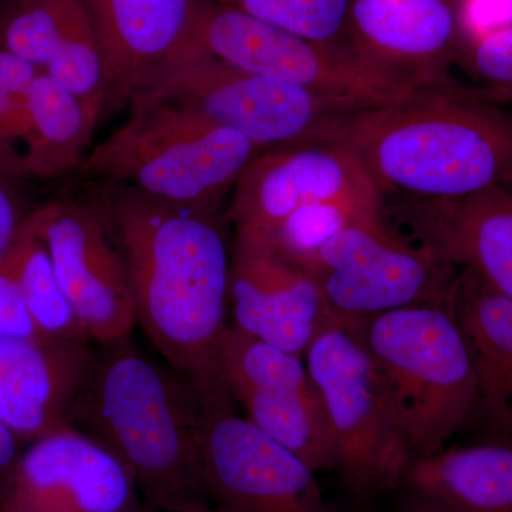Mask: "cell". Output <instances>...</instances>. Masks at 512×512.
Segmentation results:
<instances>
[{
	"instance_id": "cell-1",
	"label": "cell",
	"mask_w": 512,
	"mask_h": 512,
	"mask_svg": "<svg viewBox=\"0 0 512 512\" xmlns=\"http://www.w3.org/2000/svg\"><path fill=\"white\" fill-rule=\"evenodd\" d=\"M109 187L104 214L126 259L137 323L205 397L228 393L220 346L229 326L231 248L217 212Z\"/></svg>"
},
{
	"instance_id": "cell-2",
	"label": "cell",
	"mask_w": 512,
	"mask_h": 512,
	"mask_svg": "<svg viewBox=\"0 0 512 512\" xmlns=\"http://www.w3.org/2000/svg\"><path fill=\"white\" fill-rule=\"evenodd\" d=\"M339 144L383 200H460L510 180L512 111L450 79L360 110Z\"/></svg>"
},
{
	"instance_id": "cell-3",
	"label": "cell",
	"mask_w": 512,
	"mask_h": 512,
	"mask_svg": "<svg viewBox=\"0 0 512 512\" xmlns=\"http://www.w3.org/2000/svg\"><path fill=\"white\" fill-rule=\"evenodd\" d=\"M207 414L197 384L126 336L94 352L70 426L119 458L150 507L185 512L210 505L201 470Z\"/></svg>"
},
{
	"instance_id": "cell-4",
	"label": "cell",
	"mask_w": 512,
	"mask_h": 512,
	"mask_svg": "<svg viewBox=\"0 0 512 512\" xmlns=\"http://www.w3.org/2000/svg\"><path fill=\"white\" fill-rule=\"evenodd\" d=\"M356 326L413 458L443 450L478 413L476 367L451 295L359 319Z\"/></svg>"
},
{
	"instance_id": "cell-5",
	"label": "cell",
	"mask_w": 512,
	"mask_h": 512,
	"mask_svg": "<svg viewBox=\"0 0 512 512\" xmlns=\"http://www.w3.org/2000/svg\"><path fill=\"white\" fill-rule=\"evenodd\" d=\"M123 126L93 147L82 173L173 204L215 211L262 151L247 137L165 103L134 100Z\"/></svg>"
},
{
	"instance_id": "cell-6",
	"label": "cell",
	"mask_w": 512,
	"mask_h": 512,
	"mask_svg": "<svg viewBox=\"0 0 512 512\" xmlns=\"http://www.w3.org/2000/svg\"><path fill=\"white\" fill-rule=\"evenodd\" d=\"M134 100L183 107L237 131L261 151L339 143L350 119L370 107L234 69L214 57L187 50L178 53Z\"/></svg>"
},
{
	"instance_id": "cell-7",
	"label": "cell",
	"mask_w": 512,
	"mask_h": 512,
	"mask_svg": "<svg viewBox=\"0 0 512 512\" xmlns=\"http://www.w3.org/2000/svg\"><path fill=\"white\" fill-rule=\"evenodd\" d=\"M303 359L328 414L346 487L369 498L402 485L412 451L356 320L335 316Z\"/></svg>"
},
{
	"instance_id": "cell-8",
	"label": "cell",
	"mask_w": 512,
	"mask_h": 512,
	"mask_svg": "<svg viewBox=\"0 0 512 512\" xmlns=\"http://www.w3.org/2000/svg\"><path fill=\"white\" fill-rule=\"evenodd\" d=\"M311 275L333 316L359 320L443 301L453 292L458 268L404 238L380 214L339 232Z\"/></svg>"
},
{
	"instance_id": "cell-9",
	"label": "cell",
	"mask_w": 512,
	"mask_h": 512,
	"mask_svg": "<svg viewBox=\"0 0 512 512\" xmlns=\"http://www.w3.org/2000/svg\"><path fill=\"white\" fill-rule=\"evenodd\" d=\"M201 470L218 512H340L315 471L235 412L229 393L207 397Z\"/></svg>"
},
{
	"instance_id": "cell-10",
	"label": "cell",
	"mask_w": 512,
	"mask_h": 512,
	"mask_svg": "<svg viewBox=\"0 0 512 512\" xmlns=\"http://www.w3.org/2000/svg\"><path fill=\"white\" fill-rule=\"evenodd\" d=\"M185 50L204 53L234 69L366 106L389 101L353 53L293 35L208 0L195 2L190 32L180 52Z\"/></svg>"
},
{
	"instance_id": "cell-11",
	"label": "cell",
	"mask_w": 512,
	"mask_h": 512,
	"mask_svg": "<svg viewBox=\"0 0 512 512\" xmlns=\"http://www.w3.org/2000/svg\"><path fill=\"white\" fill-rule=\"evenodd\" d=\"M229 396L266 436L315 473L338 470V450L322 397L303 356L229 325L220 346Z\"/></svg>"
},
{
	"instance_id": "cell-12",
	"label": "cell",
	"mask_w": 512,
	"mask_h": 512,
	"mask_svg": "<svg viewBox=\"0 0 512 512\" xmlns=\"http://www.w3.org/2000/svg\"><path fill=\"white\" fill-rule=\"evenodd\" d=\"M28 222L89 339L104 345L130 336L137 323L130 275L100 212L57 200L35 208Z\"/></svg>"
},
{
	"instance_id": "cell-13",
	"label": "cell",
	"mask_w": 512,
	"mask_h": 512,
	"mask_svg": "<svg viewBox=\"0 0 512 512\" xmlns=\"http://www.w3.org/2000/svg\"><path fill=\"white\" fill-rule=\"evenodd\" d=\"M350 46L390 100L450 80L463 47L458 0H350Z\"/></svg>"
},
{
	"instance_id": "cell-14",
	"label": "cell",
	"mask_w": 512,
	"mask_h": 512,
	"mask_svg": "<svg viewBox=\"0 0 512 512\" xmlns=\"http://www.w3.org/2000/svg\"><path fill=\"white\" fill-rule=\"evenodd\" d=\"M140 495L109 448L66 426L23 448L0 484V512H140Z\"/></svg>"
},
{
	"instance_id": "cell-15",
	"label": "cell",
	"mask_w": 512,
	"mask_h": 512,
	"mask_svg": "<svg viewBox=\"0 0 512 512\" xmlns=\"http://www.w3.org/2000/svg\"><path fill=\"white\" fill-rule=\"evenodd\" d=\"M330 200L383 202L365 168L342 144L272 148L239 177L228 217L235 229L266 237L303 205Z\"/></svg>"
},
{
	"instance_id": "cell-16",
	"label": "cell",
	"mask_w": 512,
	"mask_h": 512,
	"mask_svg": "<svg viewBox=\"0 0 512 512\" xmlns=\"http://www.w3.org/2000/svg\"><path fill=\"white\" fill-rule=\"evenodd\" d=\"M228 298L231 326L293 355L335 319L311 274L244 229H235Z\"/></svg>"
},
{
	"instance_id": "cell-17",
	"label": "cell",
	"mask_w": 512,
	"mask_h": 512,
	"mask_svg": "<svg viewBox=\"0 0 512 512\" xmlns=\"http://www.w3.org/2000/svg\"><path fill=\"white\" fill-rule=\"evenodd\" d=\"M414 244L512 299V191L491 187L453 201L393 198Z\"/></svg>"
},
{
	"instance_id": "cell-18",
	"label": "cell",
	"mask_w": 512,
	"mask_h": 512,
	"mask_svg": "<svg viewBox=\"0 0 512 512\" xmlns=\"http://www.w3.org/2000/svg\"><path fill=\"white\" fill-rule=\"evenodd\" d=\"M106 74V107L130 103L183 49L197 0H80Z\"/></svg>"
},
{
	"instance_id": "cell-19",
	"label": "cell",
	"mask_w": 512,
	"mask_h": 512,
	"mask_svg": "<svg viewBox=\"0 0 512 512\" xmlns=\"http://www.w3.org/2000/svg\"><path fill=\"white\" fill-rule=\"evenodd\" d=\"M93 356L84 340L0 339V419L25 446L70 426Z\"/></svg>"
},
{
	"instance_id": "cell-20",
	"label": "cell",
	"mask_w": 512,
	"mask_h": 512,
	"mask_svg": "<svg viewBox=\"0 0 512 512\" xmlns=\"http://www.w3.org/2000/svg\"><path fill=\"white\" fill-rule=\"evenodd\" d=\"M451 305L476 367L478 413L512 439V299L458 268Z\"/></svg>"
},
{
	"instance_id": "cell-21",
	"label": "cell",
	"mask_w": 512,
	"mask_h": 512,
	"mask_svg": "<svg viewBox=\"0 0 512 512\" xmlns=\"http://www.w3.org/2000/svg\"><path fill=\"white\" fill-rule=\"evenodd\" d=\"M402 484L460 512H512V447H444L413 458Z\"/></svg>"
},
{
	"instance_id": "cell-22",
	"label": "cell",
	"mask_w": 512,
	"mask_h": 512,
	"mask_svg": "<svg viewBox=\"0 0 512 512\" xmlns=\"http://www.w3.org/2000/svg\"><path fill=\"white\" fill-rule=\"evenodd\" d=\"M103 113L40 72L26 96L28 178L62 177L82 167Z\"/></svg>"
},
{
	"instance_id": "cell-23",
	"label": "cell",
	"mask_w": 512,
	"mask_h": 512,
	"mask_svg": "<svg viewBox=\"0 0 512 512\" xmlns=\"http://www.w3.org/2000/svg\"><path fill=\"white\" fill-rule=\"evenodd\" d=\"M5 259L30 318L46 343L92 342L64 295L45 244L28 221Z\"/></svg>"
},
{
	"instance_id": "cell-24",
	"label": "cell",
	"mask_w": 512,
	"mask_h": 512,
	"mask_svg": "<svg viewBox=\"0 0 512 512\" xmlns=\"http://www.w3.org/2000/svg\"><path fill=\"white\" fill-rule=\"evenodd\" d=\"M382 204L359 200L313 202L293 211L262 238L289 264L312 274L322 249L343 229L382 214Z\"/></svg>"
},
{
	"instance_id": "cell-25",
	"label": "cell",
	"mask_w": 512,
	"mask_h": 512,
	"mask_svg": "<svg viewBox=\"0 0 512 512\" xmlns=\"http://www.w3.org/2000/svg\"><path fill=\"white\" fill-rule=\"evenodd\" d=\"M82 10L80 0H5L0 3V47L45 72Z\"/></svg>"
},
{
	"instance_id": "cell-26",
	"label": "cell",
	"mask_w": 512,
	"mask_h": 512,
	"mask_svg": "<svg viewBox=\"0 0 512 512\" xmlns=\"http://www.w3.org/2000/svg\"><path fill=\"white\" fill-rule=\"evenodd\" d=\"M322 45L353 53L350 0H208ZM355 55V53H353Z\"/></svg>"
},
{
	"instance_id": "cell-27",
	"label": "cell",
	"mask_w": 512,
	"mask_h": 512,
	"mask_svg": "<svg viewBox=\"0 0 512 512\" xmlns=\"http://www.w3.org/2000/svg\"><path fill=\"white\" fill-rule=\"evenodd\" d=\"M40 70L0 47V173L26 181V96Z\"/></svg>"
},
{
	"instance_id": "cell-28",
	"label": "cell",
	"mask_w": 512,
	"mask_h": 512,
	"mask_svg": "<svg viewBox=\"0 0 512 512\" xmlns=\"http://www.w3.org/2000/svg\"><path fill=\"white\" fill-rule=\"evenodd\" d=\"M43 73L77 99L90 106L106 109L107 86L103 59L84 8Z\"/></svg>"
},
{
	"instance_id": "cell-29",
	"label": "cell",
	"mask_w": 512,
	"mask_h": 512,
	"mask_svg": "<svg viewBox=\"0 0 512 512\" xmlns=\"http://www.w3.org/2000/svg\"><path fill=\"white\" fill-rule=\"evenodd\" d=\"M457 66L476 83L474 90L485 100L504 107L512 103V26L466 43Z\"/></svg>"
},
{
	"instance_id": "cell-30",
	"label": "cell",
	"mask_w": 512,
	"mask_h": 512,
	"mask_svg": "<svg viewBox=\"0 0 512 512\" xmlns=\"http://www.w3.org/2000/svg\"><path fill=\"white\" fill-rule=\"evenodd\" d=\"M0 339L46 343L23 302L8 262H0Z\"/></svg>"
},
{
	"instance_id": "cell-31",
	"label": "cell",
	"mask_w": 512,
	"mask_h": 512,
	"mask_svg": "<svg viewBox=\"0 0 512 512\" xmlns=\"http://www.w3.org/2000/svg\"><path fill=\"white\" fill-rule=\"evenodd\" d=\"M463 46L471 40L512 26V0H458Z\"/></svg>"
},
{
	"instance_id": "cell-32",
	"label": "cell",
	"mask_w": 512,
	"mask_h": 512,
	"mask_svg": "<svg viewBox=\"0 0 512 512\" xmlns=\"http://www.w3.org/2000/svg\"><path fill=\"white\" fill-rule=\"evenodd\" d=\"M20 180L0 173V262L6 258L35 208H30Z\"/></svg>"
},
{
	"instance_id": "cell-33",
	"label": "cell",
	"mask_w": 512,
	"mask_h": 512,
	"mask_svg": "<svg viewBox=\"0 0 512 512\" xmlns=\"http://www.w3.org/2000/svg\"><path fill=\"white\" fill-rule=\"evenodd\" d=\"M25 444L9 429L8 424L0 419V484L15 466Z\"/></svg>"
},
{
	"instance_id": "cell-34",
	"label": "cell",
	"mask_w": 512,
	"mask_h": 512,
	"mask_svg": "<svg viewBox=\"0 0 512 512\" xmlns=\"http://www.w3.org/2000/svg\"><path fill=\"white\" fill-rule=\"evenodd\" d=\"M397 512H460L448 505L434 500V498L426 497L409 491V495L404 498L402 505H400Z\"/></svg>"
},
{
	"instance_id": "cell-35",
	"label": "cell",
	"mask_w": 512,
	"mask_h": 512,
	"mask_svg": "<svg viewBox=\"0 0 512 512\" xmlns=\"http://www.w3.org/2000/svg\"><path fill=\"white\" fill-rule=\"evenodd\" d=\"M185 512H218L211 507V505H202V507L194 508V510L185 511Z\"/></svg>"
},
{
	"instance_id": "cell-36",
	"label": "cell",
	"mask_w": 512,
	"mask_h": 512,
	"mask_svg": "<svg viewBox=\"0 0 512 512\" xmlns=\"http://www.w3.org/2000/svg\"><path fill=\"white\" fill-rule=\"evenodd\" d=\"M504 188H508V190L512 191V175L510 180L507 181V184L504 185Z\"/></svg>"
},
{
	"instance_id": "cell-37",
	"label": "cell",
	"mask_w": 512,
	"mask_h": 512,
	"mask_svg": "<svg viewBox=\"0 0 512 512\" xmlns=\"http://www.w3.org/2000/svg\"><path fill=\"white\" fill-rule=\"evenodd\" d=\"M5 2V0H0V3Z\"/></svg>"
}]
</instances>
